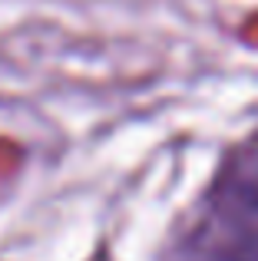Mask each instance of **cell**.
Masks as SVG:
<instances>
[{"label":"cell","mask_w":258,"mask_h":261,"mask_svg":"<svg viewBox=\"0 0 258 261\" xmlns=\"http://www.w3.org/2000/svg\"><path fill=\"white\" fill-rule=\"evenodd\" d=\"M248 195H252V202H258V172L248 178Z\"/></svg>","instance_id":"cell-1"}]
</instances>
